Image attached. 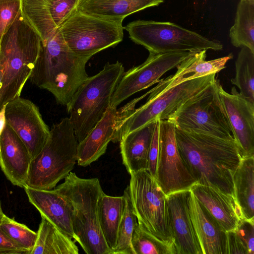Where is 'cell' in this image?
Instances as JSON below:
<instances>
[{"label":"cell","mask_w":254,"mask_h":254,"mask_svg":"<svg viewBox=\"0 0 254 254\" xmlns=\"http://www.w3.org/2000/svg\"><path fill=\"white\" fill-rule=\"evenodd\" d=\"M79 0H51L50 10L58 28L77 9Z\"/></svg>","instance_id":"cell-35"},{"label":"cell","mask_w":254,"mask_h":254,"mask_svg":"<svg viewBox=\"0 0 254 254\" xmlns=\"http://www.w3.org/2000/svg\"><path fill=\"white\" fill-rule=\"evenodd\" d=\"M125 205L124 195L113 196L104 192L99 202V220L104 240L113 254Z\"/></svg>","instance_id":"cell-27"},{"label":"cell","mask_w":254,"mask_h":254,"mask_svg":"<svg viewBox=\"0 0 254 254\" xmlns=\"http://www.w3.org/2000/svg\"><path fill=\"white\" fill-rule=\"evenodd\" d=\"M175 127L179 152L196 183L234 196L233 176L242 159L234 138Z\"/></svg>","instance_id":"cell-1"},{"label":"cell","mask_w":254,"mask_h":254,"mask_svg":"<svg viewBox=\"0 0 254 254\" xmlns=\"http://www.w3.org/2000/svg\"><path fill=\"white\" fill-rule=\"evenodd\" d=\"M4 106L0 110V138L6 124L4 115Z\"/></svg>","instance_id":"cell-40"},{"label":"cell","mask_w":254,"mask_h":254,"mask_svg":"<svg viewBox=\"0 0 254 254\" xmlns=\"http://www.w3.org/2000/svg\"><path fill=\"white\" fill-rule=\"evenodd\" d=\"M123 195L125 205L119 229L116 246L113 254H134L131 241L134 229L138 222L132 206L128 186L124 190Z\"/></svg>","instance_id":"cell-32"},{"label":"cell","mask_w":254,"mask_h":254,"mask_svg":"<svg viewBox=\"0 0 254 254\" xmlns=\"http://www.w3.org/2000/svg\"><path fill=\"white\" fill-rule=\"evenodd\" d=\"M41 39L20 11L3 35L0 42L2 77L0 109L20 96L38 59Z\"/></svg>","instance_id":"cell-4"},{"label":"cell","mask_w":254,"mask_h":254,"mask_svg":"<svg viewBox=\"0 0 254 254\" xmlns=\"http://www.w3.org/2000/svg\"><path fill=\"white\" fill-rule=\"evenodd\" d=\"M164 0H79L77 9L103 18L123 20L129 15L149 7L158 5Z\"/></svg>","instance_id":"cell-24"},{"label":"cell","mask_w":254,"mask_h":254,"mask_svg":"<svg viewBox=\"0 0 254 254\" xmlns=\"http://www.w3.org/2000/svg\"><path fill=\"white\" fill-rule=\"evenodd\" d=\"M234 231L248 254H254V222L243 219Z\"/></svg>","instance_id":"cell-36"},{"label":"cell","mask_w":254,"mask_h":254,"mask_svg":"<svg viewBox=\"0 0 254 254\" xmlns=\"http://www.w3.org/2000/svg\"><path fill=\"white\" fill-rule=\"evenodd\" d=\"M130 175L129 192L138 224L157 238L175 244L167 195L147 169Z\"/></svg>","instance_id":"cell-8"},{"label":"cell","mask_w":254,"mask_h":254,"mask_svg":"<svg viewBox=\"0 0 254 254\" xmlns=\"http://www.w3.org/2000/svg\"><path fill=\"white\" fill-rule=\"evenodd\" d=\"M78 144L69 117L54 125L45 146L32 159L26 187L45 190L55 188L74 168Z\"/></svg>","instance_id":"cell-7"},{"label":"cell","mask_w":254,"mask_h":254,"mask_svg":"<svg viewBox=\"0 0 254 254\" xmlns=\"http://www.w3.org/2000/svg\"><path fill=\"white\" fill-rule=\"evenodd\" d=\"M51 0H21L20 12L44 43L58 29L51 13Z\"/></svg>","instance_id":"cell-28"},{"label":"cell","mask_w":254,"mask_h":254,"mask_svg":"<svg viewBox=\"0 0 254 254\" xmlns=\"http://www.w3.org/2000/svg\"><path fill=\"white\" fill-rule=\"evenodd\" d=\"M233 185L244 219L254 222V156L242 159L233 176Z\"/></svg>","instance_id":"cell-25"},{"label":"cell","mask_w":254,"mask_h":254,"mask_svg":"<svg viewBox=\"0 0 254 254\" xmlns=\"http://www.w3.org/2000/svg\"><path fill=\"white\" fill-rule=\"evenodd\" d=\"M90 58L74 53L58 29L46 41L41 42L29 79L33 84L50 92L57 103L66 106L88 77L86 64Z\"/></svg>","instance_id":"cell-2"},{"label":"cell","mask_w":254,"mask_h":254,"mask_svg":"<svg viewBox=\"0 0 254 254\" xmlns=\"http://www.w3.org/2000/svg\"><path fill=\"white\" fill-rule=\"evenodd\" d=\"M0 254H27V252L9 239L0 230Z\"/></svg>","instance_id":"cell-38"},{"label":"cell","mask_w":254,"mask_h":254,"mask_svg":"<svg viewBox=\"0 0 254 254\" xmlns=\"http://www.w3.org/2000/svg\"><path fill=\"white\" fill-rule=\"evenodd\" d=\"M215 73L182 82L168 89L157 86L149 91L146 102L137 109L132 100L118 110L117 129L113 142L156 120H168L185 101L213 84Z\"/></svg>","instance_id":"cell-5"},{"label":"cell","mask_w":254,"mask_h":254,"mask_svg":"<svg viewBox=\"0 0 254 254\" xmlns=\"http://www.w3.org/2000/svg\"><path fill=\"white\" fill-rule=\"evenodd\" d=\"M229 36L234 46L246 47L254 53V1L240 0Z\"/></svg>","instance_id":"cell-29"},{"label":"cell","mask_w":254,"mask_h":254,"mask_svg":"<svg viewBox=\"0 0 254 254\" xmlns=\"http://www.w3.org/2000/svg\"><path fill=\"white\" fill-rule=\"evenodd\" d=\"M190 190L167 195L178 254H202L189 212L188 197Z\"/></svg>","instance_id":"cell-18"},{"label":"cell","mask_w":254,"mask_h":254,"mask_svg":"<svg viewBox=\"0 0 254 254\" xmlns=\"http://www.w3.org/2000/svg\"><path fill=\"white\" fill-rule=\"evenodd\" d=\"M21 0H0V42L20 11Z\"/></svg>","instance_id":"cell-34"},{"label":"cell","mask_w":254,"mask_h":254,"mask_svg":"<svg viewBox=\"0 0 254 254\" xmlns=\"http://www.w3.org/2000/svg\"><path fill=\"white\" fill-rule=\"evenodd\" d=\"M189 212L202 254H226L227 234L190 190Z\"/></svg>","instance_id":"cell-17"},{"label":"cell","mask_w":254,"mask_h":254,"mask_svg":"<svg viewBox=\"0 0 254 254\" xmlns=\"http://www.w3.org/2000/svg\"><path fill=\"white\" fill-rule=\"evenodd\" d=\"M54 190L70 208L74 239L87 254H112L102 235L99 202L104 193L98 178L83 179L70 172Z\"/></svg>","instance_id":"cell-3"},{"label":"cell","mask_w":254,"mask_h":254,"mask_svg":"<svg viewBox=\"0 0 254 254\" xmlns=\"http://www.w3.org/2000/svg\"><path fill=\"white\" fill-rule=\"evenodd\" d=\"M168 120L181 129L203 132L224 138H234L219 97L217 79L185 101Z\"/></svg>","instance_id":"cell-11"},{"label":"cell","mask_w":254,"mask_h":254,"mask_svg":"<svg viewBox=\"0 0 254 254\" xmlns=\"http://www.w3.org/2000/svg\"><path fill=\"white\" fill-rule=\"evenodd\" d=\"M0 230L12 241L25 250L27 254H30L37 240V232L5 214L0 223Z\"/></svg>","instance_id":"cell-33"},{"label":"cell","mask_w":254,"mask_h":254,"mask_svg":"<svg viewBox=\"0 0 254 254\" xmlns=\"http://www.w3.org/2000/svg\"><path fill=\"white\" fill-rule=\"evenodd\" d=\"M206 50L190 52L189 55L177 67L176 72L166 78L160 79L157 86L161 90L168 89L185 81L217 73L226 67L232 53L226 56L206 61Z\"/></svg>","instance_id":"cell-22"},{"label":"cell","mask_w":254,"mask_h":254,"mask_svg":"<svg viewBox=\"0 0 254 254\" xmlns=\"http://www.w3.org/2000/svg\"><path fill=\"white\" fill-rule=\"evenodd\" d=\"M159 150V122L156 120L149 148L148 170L155 177Z\"/></svg>","instance_id":"cell-37"},{"label":"cell","mask_w":254,"mask_h":254,"mask_svg":"<svg viewBox=\"0 0 254 254\" xmlns=\"http://www.w3.org/2000/svg\"><path fill=\"white\" fill-rule=\"evenodd\" d=\"M123 21L101 18L76 9L58 29L74 53L91 58L123 40Z\"/></svg>","instance_id":"cell-10"},{"label":"cell","mask_w":254,"mask_h":254,"mask_svg":"<svg viewBox=\"0 0 254 254\" xmlns=\"http://www.w3.org/2000/svg\"></svg>","instance_id":"cell-43"},{"label":"cell","mask_w":254,"mask_h":254,"mask_svg":"<svg viewBox=\"0 0 254 254\" xmlns=\"http://www.w3.org/2000/svg\"><path fill=\"white\" fill-rule=\"evenodd\" d=\"M125 29L133 42L150 52L219 51L223 49L219 42L209 40L171 22L139 20L128 23Z\"/></svg>","instance_id":"cell-9"},{"label":"cell","mask_w":254,"mask_h":254,"mask_svg":"<svg viewBox=\"0 0 254 254\" xmlns=\"http://www.w3.org/2000/svg\"><path fill=\"white\" fill-rule=\"evenodd\" d=\"M219 97L242 158L254 156V103L236 87L226 92L217 79Z\"/></svg>","instance_id":"cell-15"},{"label":"cell","mask_w":254,"mask_h":254,"mask_svg":"<svg viewBox=\"0 0 254 254\" xmlns=\"http://www.w3.org/2000/svg\"><path fill=\"white\" fill-rule=\"evenodd\" d=\"M7 124L28 149L32 159L42 150L50 135L39 108L31 101L20 96L4 106Z\"/></svg>","instance_id":"cell-14"},{"label":"cell","mask_w":254,"mask_h":254,"mask_svg":"<svg viewBox=\"0 0 254 254\" xmlns=\"http://www.w3.org/2000/svg\"><path fill=\"white\" fill-rule=\"evenodd\" d=\"M236 74L231 79L240 93L254 103V53L242 47L235 62Z\"/></svg>","instance_id":"cell-30"},{"label":"cell","mask_w":254,"mask_h":254,"mask_svg":"<svg viewBox=\"0 0 254 254\" xmlns=\"http://www.w3.org/2000/svg\"><path fill=\"white\" fill-rule=\"evenodd\" d=\"M35 245L30 254H78L72 238L41 217Z\"/></svg>","instance_id":"cell-26"},{"label":"cell","mask_w":254,"mask_h":254,"mask_svg":"<svg viewBox=\"0 0 254 254\" xmlns=\"http://www.w3.org/2000/svg\"><path fill=\"white\" fill-rule=\"evenodd\" d=\"M189 51L155 53L149 52L146 61L125 72L110 100L116 107L135 93L158 83L168 71L177 67L190 54Z\"/></svg>","instance_id":"cell-13"},{"label":"cell","mask_w":254,"mask_h":254,"mask_svg":"<svg viewBox=\"0 0 254 254\" xmlns=\"http://www.w3.org/2000/svg\"><path fill=\"white\" fill-rule=\"evenodd\" d=\"M4 215V213L3 212L2 207H1V201H0V223Z\"/></svg>","instance_id":"cell-41"},{"label":"cell","mask_w":254,"mask_h":254,"mask_svg":"<svg viewBox=\"0 0 254 254\" xmlns=\"http://www.w3.org/2000/svg\"><path fill=\"white\" fill-rule=\"evenodd\" d=\"M131 244L134 254H178L175 244L157 238L138 224L134 229Z\"/></svg>","instance_id":"cell-31"},{"label":"cell","mask_w":254,"mask_h":254,"mask_svg":"<svg viewBox=\"0 0 254 254\" xmlns=\"http://www.w3.org/2000/svg\"><path fill=\"white\" fill-rule=\"evenodd\" d=\"M125 72L123 64L106 63L88 77L66 106L78 142L81 141L110 107L111 97Z\"/></svg>","instance_id":"cell-6"},{"label":"cell","mask_w":254,"mask_h":254,"mask_svg":"<svg viewBox=\"0 0 254 254\" xmlns=\"http://www.w3.org/2000/svg\"><path fill=\"white\" fill-rule=\"evenodd\" d=\"M158 122L159 150L155 179L166 195L190 190L196 182L188 170L179 152L175 125L169 120Z\"/></svg>","instance_id":"cell-12"},{"label":"cell","mask_w":254,"mask_h":254,"mask_svg":"<svg viewBox=\"0 0 254 254\" xmlns=\"http://www.w3.org/2000/svg\"><path fill=\"white\" fill-rule=\"evenodd\" d=\"M156 121L126 134L120 141L123 164L129 174L148 170L149 151Z\"/></svg>","instance_id":"cell-23"},{"label":"cell","mask_w":254,"mask_h":254,"mask_svg":"<svg viewBox=\"0 0 254 254\" xmlns=\"http://www.w3.org/2000/svg\"><path fill=\"white\" fill-rule=\"evenodd\" d=\"M29 202L44 217L72 239L74 237L70 208L64 198L54 189L24 188Z\"/></svg>","instance_id":"cell-21"},{"label":"cell","mask_w":254,"mask_h":254,"mask_svg":"<svg viewBox=\"0 0 254 254\" xmlns=\"http://www.w3.org/2000/svg\"><path fill=\"white\" fill-rule=\"evenodd\" d=\"M226 254H245L248 252L236 235L235 231L226 232Z\"/></svg>","instance_id":"cell-39"},{"label":"cell","mask_w":254,"mask_h":254,"mask_svg":"<svg viewBox=\"0 0 254 254\" xmlns=\"http://www.w3.org/2000/svg\"><path fill=\"white\" fill-rule=\"evenodd\" d=\"M190 190L226 232L235 230L244 219L234 195L197 183Z\"/></svg>","instance_id":"cell-19"},{"label":"cell","mask_w":254,"mask_h":254,"mask_svg":"<svg viewBox=\"0 0 254 254\" xmlns=\"http://www.w3.org/2000/svg\"><path fill=\"white\" fill-rule=\"evenodd\" d=\"M32 159L26 145L6 124L0 138V166L13 185L26 186Z\"/></svg>","instance_id":"cell-16"},{"label":"cell","mask_w":254,"mask_h":254,"mask_svg":"<svg viewBox=\"0 0 254 254\" xmlns=\"http://www.w3.org/2000/svg\"><path fill=\"white\" fill-rule=\"evenodd\" d=\"M2 77V66L0 64V90L1 88V79Z\"/></svg>","instance_id":"cell-42"},{"label":"cell","mask_w":254,"mask_h":254,"mask_svg":"<svg viewBox=\"0 0 254 254\" xmlns=\"http://www.w3.org/2000/svg\"><path fill=\"white\" fill-rule=\"evenodd\" d=\"M118 110L109 107L102 118L78 143L77 163L86 167L103 155L110 141H113L117 129Z\"/></svg>","instance_id":"cell-20"}]
</instances>
